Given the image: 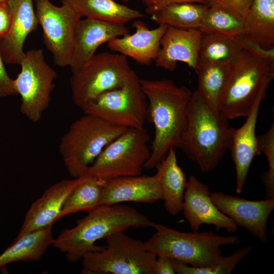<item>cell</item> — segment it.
<instances>
[{
  "instance_id": "cell-1",
  "label": "cell",
  "mask_w": 274,
  "mask_h": 274,
  "mask_svg": "<svg viewBox=\"0 0 274 274\" xmlns=\"http://www.w3.org/2000/svg\"><path fill=\"white\" fill-rule=\"evenodd\" d=\"M140 82L148 101L147 119L155 127L150 157L144 166L151 169L156 167L171 148H180L192 92L169 79H140Z\"/></svg>"
},
{
  "instance_id": "cell-2",
  "label": "cell",
  "mask_w": 274,
  "mask_h": 274,
  "mask_svg": "<svg viewBox=\"0 0 274 274\" xmlns=\"http://www.w3.org/2000/svg\"><path fill=\"white\" fill-rule=\"evenodd\" d=\"M153 222L136 209L123 204L100 205L78 220L76 225L63 230L53 246L65 254L67 261L75 263L89 252L102 250L95 243L130 228L152 227Z\"/></svg>"
},
{
  "instance_id": "cell-3",
  "label": "cell",
  "mask_w": 274,
  "mask_h": 274,
  "mask_svg": "<svg viewBox=\"0 0 274 274\" xmlns=\"http://www.w3.org/2000/svg\"><path fill=\"white\" fill-rule=\"evenodd\" d=\"M231 130L228 120L212 110L196 90L187 105L180 149L202 172H211L228 149Z\"/></svg>"
},
{
  "instance_id": "cell-4",
  "label": "cell",
  "mask_w": 274,
  "mask_h": 274,
  "mask_svg": "<svg viewBox=\"0 0 274 274\" xmlns=\"http://www.w3.org/2000/svg\"><path fill=\"white\" fill-rule=\"evenodd\" d=\"M273 78L274 60L243 48L231 64L219 113L227 120L247 117L255 103L264 98Z\"/></svg>"
},
{
  "instance_id": "cell-5",
  "label": "cell",
  "mask_w": 274,
  "mask_h": 274,
  "mask_svg": "<svg viewBox=\"0 0 274 274\" xmlns=\"http://www.w3.org/2000/svg\"><path fill=\"white\" fill-rule=\"evenodd\" d=\"M155 232L144 243L146 249L156 257L167 256L194 267L219 263L223 256L221 247L240 243L237 236H224L213 231H180L153 222Z\"/></svg>"
},
{
  "instance_id": "cell-6",
  "label": "cell",
  "mask_w": 274,
  "mask_h": 274,
  "mask_svg": "<svg viewBox=\"0 0 274 274\" xmlns=\"http://www.w3.org/2000/svg\"><path fill=\"white\" fill-rule=\"evenodd\" d=\"M127 129L86 114L73 122L59 146L70 175L73 178L83 176L104 148Z\"/></svg>"
},
{
  "instance_id": "cell-7",
  "label": "cell",
  "mask_w": 274,
  "mask_h": 274,
  "mask_svg": "<svg viewBox=\"0 0 274 274\" xmlns=\"http://www.w3.org/2000/svg\"><path fill=\"white\" fill-rule=\"evenodd\" d=\"M107 245L99 251L82 257L84 274H155L157 257L149 252L141 241L124 232L106 238Z\"/></svg>"
},
{
  "instance_id": "cell-8",
  "label": "cell",
  "mask_w": 274,
  "mask_h": 274,
  "mask_svg": "<svg viewBox=\"0 0 274 274\" xmlns=\"http://www.w3.org/2000/svg\"><path fill=\"white\" fill-rule=\"evenodd\" d=\"M149 140L144 127L128 128L104 148L84 175L104 180L142 175L150 155Z\"/></svg>"
},
{
  "instance_id": "cell-9",
  "label": "cell",
  "mask_w": 274,
  "mask_h": 274,
  "mask_svg": "<svg viewBox=\"0 0 274 274\" xmlns=\"http://www.w3.org/2000/svg\"><path fill=\"white\" fill-rule=\"evenodd\" d=\"M148 101L132 70L124 85L106 91L82 105L84 114L102 119L127 128L144 127L147 116Z\"/></svg>"
},
{
  "instance_id": "cell-10",
  "label": "cell",
  "mask_w": 274,
  "mask_h": 274,
  "mask_svg": "<svg viewBox=\"0 0 274 274\" xmlns=\"http://www.w3.org/2000/svg\"><path fill=\"white\" fill-rule=\"evenodd\" d=\"M132 70L127 57L122 54H95L72 72L70 86L74 103L80 108L106 91L122 87Z\"/></svg>"
},
{
  "instance_id": "cell-11",
  "label": "cell",
  "mask_w": 274,
  "mask_h": 274,
  "mask_svg": "<svg viewBox=\"0 0 274 274\" xmlns=\"http://www.w3.org/2000/svg\"><path fill=\"white\" fill-rule=\"evenodd\" d=\"M20 65L21 71L13 83L21 97L20 112L36 123L49 105L57 74L46 61L41 49L25 52Z\"/></svg>"
},
{
  "instance_id": "cell-12",
  "label": "cell",
  "mask_w": 274,
  "mask_h": 274,
  "mask_svg": "<svg viewBox=\"0 0 274 274\" xmlns=\"http://www.w3.org/2000/svg\"><path fill=\"white\" fill-rule=\"evenodd\" d=\"M36 14L43 30L46 48L53 55L55 64L70 66L76 28L81 17L68 5L58 7L49 0H35Z\"/></svg>"
},
{
  "instance_id": "cell-13",
  "label": "cell",
  "mask_w": 274,
  "mask_h": 274,
  "mask_svg": "<svg viewBox=\"0 0 274 274\" xmlns=\"http://www.w3.org/2000/svg\"><path fill=\"white\" fill-rule=\"evenodd\" d=\"M216 207L231 219L237 226L247 229L262 242L267 240V224L274 209V197L251 200L221 191L211 192Z\"/></svg>"
},
{
  "instance_id": "cell-14",
  "label": "cell",
  "mask_w": 274,
  "mask_h": 274,
  "mask_svg": "<svg viewBox=\"0 0 274 274\" xmlns=\"http://www.w3.org/2000/svg\"><path fill=\"white\" fill-rule=\"evenodd\" d=\"M211 194L207 184L193 175L189 176L182 212L191 229L197 231L201 225L207 224L215 226L218 230L224 229L229 233L237 232L238 226L216 207L211 198Z\"/></svg>"
},
{
  "instance_id": "cell-15",
  "label": "cell",
  "mask_w": 274,
  "mask_h": 274,
  "mask_svg": "<svg viewBox=\"0 0 274 274\" xmlns=\"http://www.w3.org/2000/svg\"><path fill=\"white\" fill-rule=\"evenodd\" d=\"M125 24L85 18L79 21L70 67L72 72L92 57L97 49L111 40L129 33Z\"/></svg>"
},
{
  "instance_id": "cell-16",
  "label": "cell",
  "mask_w": 274,
  "mask_h": 274,
  "mask_svg": "<svg viewBox=\"0 0 274 274\" xmlns=\"http://www.w3.org/2000/svg\"><path fill=\"white\" fill-rule=\"evenodd\" d=\"M63 180L48 188L27 211L17 237L51 226L57 220L67 198L85 178Z\"/></svg>"
},
{
  "instance_id": "cell-17",
  "label": "cell",
  "mask_w": 274,
  "mask_h": 274,
  "mask_svg": "<svg viewBox=\"0 0 274 274\" xmlns=\"http://www.w3.org/2000/svg\"><path fill=\"white\" fill-rule=\"evenodd\" d=\"M134 33L115 38L108 42L112 51L129 57L142 65L149 66L155 61L160 49V41L167 25L158 24L150 29L140 19L132 23Z\"/></svg>"
},
{
  "instance_id": "cell-18",
  "label": "cell",
  "mask_w": 274,
  "mask_h": 274,
  "mask_svg": "<svg viewBox=\"0 0 274 274\" xmlns=\"http://www.w3.org/2000/svg\"><path fill=\"white\" fill-rule=\"evenodd\" d=\"M12 20L8 33L0 39V50L7 64H20L27 36L37 29L38 22L32 0H9Z\"/></svg>"
},
{
  "instance_id": "cell-19",
  "label": "cell",
  "mask_w": 274,
  "mask_h": 274,
  "mask_svg": "<svg viewBox=\"0 0 274 274\" xmlns=\"http://www.w3.org/2000/svg\"><path fill=\"white\" fill-rule=\"evenodd\" d=\"M162 200V192L155 175L120 177L105 180L101 205L127 201L154 203Z\"/></svg>"
},
{
  "instance_id": "cell-20",
  "label": "cell",
  "mask_w": 274,
  "mask_h": 274,
  "mask_svg": "<svg viewBox=\"0 0 274 274\" xmlns=\"http://www.w3.org/2000/svg\"><path fill=\"white\" fill-rule=\"evenodd\" d=\"M202 32L199 29H181L168 26L160 41L155 65L170 72L182 62L195 70Z\"/></svg>"
},
{
  "instance_id": "cell-21",
  "label": "cell",
  "mask_w": 274,
  "mask_h": 274,
  "mask_svg": "<svg viewBox=\"0 0 274 274\" xmlns=\"http://www.w3.org/2000/svg\"><path fill=\"white\" fill-rule=\"evenodd\" d=\"M262 100H258L238 128H232L228 147L233 161L235 173V191L241 194L247 179L254 157L261 154L255 130L259 107Z\"/></svg>"
},
{
  "instance_id": "cell-22",
  "label": "cell",
  "mask_w": 274,
  "mask_h": 274,
  "mask_svg": "<svg viewBox=\"0 0 274 274\" xmlns=\"http://www.w3.org/2000/svg\"><path fill=\"white\" fill-rule=\"evenodd\" d=\"M156 168L155 175L161 188L164 209L170 215L175 216L182 212L187 181L185 173L178 163L176 148H171Z\"/></svg>"
},
{
  "instance_id": "cell-23",
  "label": "cell",
  "mask_w": 274,
  "mask_h": 274,
  "mask_svg": "<svg viewBox=\"0 0 274 274\" xmlns=\"http://www.w3.org/2000/svg\"><path fill=\"white\" fill-rule=\"evenodd\" d=\"M54 240L52 225L16 236L0 254V268L15 262L40 260Z\"/></svg>"
},
{
  "instance_id": "cell-24",
  "label": "cell",
  "mask_w": 274,
  "mask_h": 274,
  "mask_svg": "<svg viewBox=\"0 0 274 274\" xmlns=\"http://www.w3.org/2000/svg\"><path fill=\"white\" fill-rule=\"evenodd\" d=\"M242 36L265 50L274 47V0H253Z\"/></svg>"
},
{
  "instance_id": "cell-25",
  "label": "cell",
  "mask_w": 274,
  "mask_h": 274,
  "mask_svg": "<svg viewBox=\"0 0 274 274\" xmlns=\"http://www.w3.org/2000/svg\"><path fill=\"white\" fill-rule=\"evenodd\" d=\"M71 6L81 17L125 24L145 17L139 10L114 0H61Z\"/></svg>"
},
{
  "instance_id": "cell-26",
  "label": "cell",
  "mask_w": 274,
  "mask_h": 274,
  "mask_svg": "<svg viewBox=\"0 0 274 274\" xmlns=\"http://www.w3.org/2000/svg\"><path fill=\"white\" fill-rule=\"evenodd\" d=\"M208 5L184 2L167 4L157 8L150 15L158 24L181 29H199Z\"/></svg>"
},
{
  "instance_id": "cell-27",
  "label": "cell",
  "mask_w": 274,
  "mask_h": 274,
  "mask_svg": "<svg viewBox=\"0 0 274 274\" xmlns=\"http://www.w3.org/2000/svg\"><path fill=\"white\" fill-rule=\"evenodd\" d=\"M231 64L198 61L195 70L201 97L213 111L218 112L220 99L224 90Z\"/></svg>"
},
{
  "instance_id": "cell-28",
  "label": "cell",
  "mask_w": 274,
  "mask_h": 274,
  "mask_svg": "<svg viewBox=\"0 0 274 274\" xmlns=\"http://www.w3.org/2000/svg\"><path fill=\"white\" fill-rule=\"evenodd\" d=\"M243 49L237 37L202 32L198 61L231 64L237 59Z\"/></svg>"
},
{
  "instance_id": "cell-29",
  "label": "cell",
  "mask_w": 274,
  "mask_h": 274,
  "mask_svg": "<svg viewBox=\"0 0 274 274\" xmlns=\"http://www.w3.org/2000/svg\"><path fill=\"white\" fill-rule=\"evenodd\" d=\"M105 182L104 180L85 176L67 198L58 220L66 215L78 212H90L100 206Z\"/></svg>"
},
{
  "instance_id": "cell-30",
  "label": "cell",
  "mask_w": 274,
  "mask_h": 274,
  "mask_svg": "<svg viewBox=\"0 0 274 274\" xmlns=\"http://www.w3.org/2000/svg\"><path fill=\"white\" fill-rule=\"evenodd\" d=\"M245 18L218 4H211L203 17L199 29L202 32L236 37L244 33Z\"/></svg>"
},
{
  "instance_id": "cell-31",
  "label": "cell",
  "mask_w": 274,
  "mask_h": 274,
  "mask_svg": "<svg viewBox=\"0 0 274 274\" xmlns=\"http://www.w3.org/2000/svg\"><path fill=\"white\" fill-rule=\"evenodd\" d=\"M252 251L250 246L244 247L232 254L223 257L217 264L205 267H194L172 259L176 273L178 274H230L236 265Z\"/></svg>"
},
{
  "instance_id": "cell-32",
  "label": "cell",
  "mask_w": 274,
  "mask_h": 274,
  "mask_svg": "<svg viewBox=\"0 0 274 274\" xmlns=\"http://www.w3.org/2000/svg\"><path fill=\"white\" fill-rule=\"evenodd\" d=\"M259 150L266 157L268 170L261 175L266 197H274V123L265 133L257 136Z\"/></svg>"
},
{
  "instance_id": "cell-33",
  "label": "cell",
  "mask_w": 274,
  "mask_h": 274,
  "mask_svg": "<svg viewBox=\"0 0 274 274\" xmlns=\"http://www.w3.org/2000/svg\"><path fill=\"white\" fill-rule=\"evenodd\" d=\"M4 62L0 50V98L17 94L14 88L13 79L9 76Z\"/></svg>"
},
{
  "instance_id": "cell-34",
  "label": "cell",
  "mask_w": 274,
  "mask_h": 274,
  "mask_svg": "<svg viewBox=\"0 0 274 274\" xmlns=\"http://www.w3.org/2000/svg\"><path fill=\"white\" fill-rule=\"evenodd\" d=\"M253 0H209V5L218 4L246 17Z\"/></svg>"
},
{
  "instance_id": "cell-35",
  "label": "cell",
  "mask_w": 274,
  "mask_h": 274,
  "mask_svg": "<svg viewBox=\"0 0 274 274\" xmlns=\"http://www.w3.org/2000/svg\"><path fill=\"white\" fill-rule=\"evenodd\" d=\"M145 7V12L150 14L157 8L163 5L184 2H194L209 5V0H140Z\"/></svg>"
},
{
  "instance_id": "cell-36",
  "label": "cell",
  "mask_w": 274,
  "mask_h": 274,
  "mask_svg": "<svg viewBox=\"0 0 274 274\" xmlns=\"http://www.w3.org/2000/svg\"><path fill=\"white\" fill-rule=\"evenodd\" d=\"M11 20V12L8 3H0V39L9 30Z\"/></svg>"
},
{
  "instance_id": "cell-37",
  "label": "cell",
  "mask_w": 274,
  "mask_h": 274,
  "mask_svg": "<svg viewBox=\"0 0 274 274\" xmlns=\"http://www.w3.org/2000/svg\"><path fill=\"white\" fill-rule=\"evenodd\" d=\"M176 271L172 259L163 255L157 257L155 274H175Z\"/></svg>"
},
{
  "instance_id": "cell-38",
  "label": "cell",
  "mask_w": 274,
  "mask_h": 274,
  "mask_svg": "<svg viewBox=\"0 0 274 274\" xmlns=\"http://www.w3.org/2000/svg\"><path fill=\"white\" fill-rule=\"evenodd\" d=\"M9 0H0V3H8Z\"/></svg>"
},
{
  "instance_id": "cell-39",
  "label": "cell",
  "mask_w": 274,
  "mask_h": 274,
  "mask_svg": "<svg viewBox=\"0 0 274 274\" xmlns=\"http://www.w3.org/2000/svg\"><path fill=\"white\" fill-rule=\"evenodd\" d=\"M124 3H127L129 0H121Z\"/></svg>"
}]
</instances>
